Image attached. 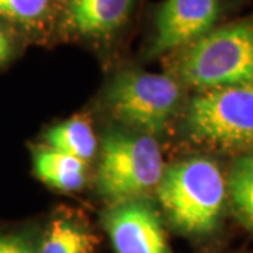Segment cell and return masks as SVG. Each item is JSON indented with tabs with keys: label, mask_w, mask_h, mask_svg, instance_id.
Instances as JSON below:
<instances>
[{
	"label": "cell",
	"mask_w": 253,
	"mask_h": 253,
	"mask_svg": "<svg viewBox=\"0 0 253 253\" xmlns=\"http://www.w3.org/2000/svg\"><path fill=\"white\" fill-rule=\"evenodd\" d=\"M158 197L169 221L191 235L211 232L218 225L226 199L224 174L206 158H193L163 170Z\"/></svg>",
	"instance_id": "obj_1"
},
{
	"label": "cell",
	"mask_w": 253,
	"mask_h": 253,
	"mask_svg": "<svg viewBox=\"0 0 253 253\" xmlns=\"http://www.w3.org/2000/svg\"><path fill=\"white\" fill-rule=\"evenodd\" d=\"M181 81L200 90L253 83V21L212 28L177 59Z\"/></svg>",
	"instance_id": "obj_2"
},
{
	"label": "cell",
	"mask_w": 253,
	"mask_h": 253,
	"mask_svg": "<svg viewBox=\"0 0 253 253\" xmlns=\"http://www.w3.org/2000/svg\"><path fill=\"white\" fill-rule=\"evenodd\" d=\"M187 129L196 142L214 149H252L253 83L201 91L190 103Z\"/></svg>",
	"instance_id": "obj_3"
},
{
	"label": "cell",
	"mask_w": 253,
	"mask_h": 253,
	"mask_svg": "<svg viewBox=\"0 0 253 253\" xmlns=\"http://www.w3.org/2000/svg\"><path fill=\"white\" fill-rule=\"evenodd\" d=\"M163 161L154 138L113 132L104 138L99 169V187L107 199L136 200L159 184Z\"/></svg>",
	"instance_id": "obj_4"
},
{
	"label": "cell",
	"mask_w": 253,
	"mask_h": 253,
	"mask_svg": "<svg viewBox=\"0 0 253 253\" xmlns=\"http://www.w3.org/2000/svg\"><path fill=\"white\" fill-rule=\"evenodd\" d=\"M180 99L176 81L161 73L128 71L117 76L107 91L114 117L145 134H159L168 126Z\"/></svg>",
	"instance_id": "obj_5"
},
{
	"label": "cell",
	"mask_w": 253,
	"mask_h": 253,
	"mask_svg": "<svg viewBox=\"0 0 253 253\" xmlns=\"http://www.w3.org/2000/svg\"><path fill=\"white\" fill-rule=\"evenodd\" d=\"M116 253H170L161 218L146 201L118 203L103 217Z\"/></svg>",
	"instance_id": "obj_6"
},
{
	"label": "cell",
	"mask_w": 253,
	"mask_h": 253,
	"mask_svg": "<svg viewBox=\"0 0 253 253\" xmlns=\"http://www.w3.org/2000/svg\"><path fill=\"white\" fill-rule=\"evenodd\" d=\"M219 14V0H166L156 14L152 54L197 41L214 28Z\"/></svg>",
	"instance_id": "obj_7"
},
{
	"label": "cell",
	"mask_w": 253,
	"mask_h": 253,
	"mask_svg": "<svg viewBox=\"0 0 253 253\" xmlns=\"http://www.w3.org/2000/svg\"><path fill=\"white\" fill-rule=\"evenodd\" d=\"M134 0H71L69 23L82 36H109L124 24Z\"/></svg>",
	"instance_id": "obj_8"
},
{
	"label": "cell",
	"mask_w": 253,
	"mask_h": 253,
	"mask_svg": "<svg viewBox=\"0 0 253 253\" xmlns=\"http://www.w3.org/2000/svg\"><path fill=\"white\" fill-rule=\"evenodd\" d=\"M84 163L81 159L54 149H44L36 155L34 170L40 180L62 191H75L84 183Z\"/></svg>",
	"instance_id": "obj_9"
},
{
	"label": "cell",
	"mask_w": 253,
	"mask_h": 253,
	"mask_svg": "<svg viewBox=\"0 0 253 253\" xmlns=\"http://www.w3.org/2000/svg\"><path fill=\"white\" fill-rule=\"evenodd\" d=\"M49 149L71 155L83 162L90 161L96 151V136L90 124L82 118H71L46 134Z\"/></svg>",
	"instance_id": "obj_10"
},
{
	"label": "cell",
	"mask_w": 253,
	"mask_h": 253,
	"mask_svg": "<svg viewBox=\"0 0 253 253\" xmlns=\"http://www.w3.org/2000/svg\"><path fill=\"white\" fill-rule=\"evenodd\" d=\"M97 238L68 218H56L44 235L38 253H93Z\"/></svg>",
	"instance_id": "obj_11"
},
{
	"label": "cell",
	"mask_w": 253,
	"mask_h": 253,
	"mask_svg": "<svg viewBox=\"0 0 253 253\" xmlns=\"http://www.w3.org/2000/svg\"><path fill=\"white\" fill-rule=\"evenodd\" d=\"M231 199L235 204L238 215L253 211V155L239 158L232 168L228 181Z\"/></svg>",
	"instance_id": "obj_12"
},
{
	"label": "cell",
	"mask_w": 253,
	"mask_h": 253,
	"mask_svg": "<svg viewBox=\"0 0 253 253\" xmlns=\"http://www.w3.org/2000/svg\"><path fill=\"white\" fill-rule=\"evenodd\" d=\"M49 0H0V17L16 23H36L45 16Z\"/></svg>",
	"instance_id": "obj_13"
},
{
	"label": "cell",
	"mask_w": 253,
	"mask_h": 253,
	"mask_svg": "<svg viewBox=\"0 0 253 253\" xmlns=\"http://www.w3.org/2000/svg\"><path fill=\"white\" fill-rule=\"evenodd\" d=\"M0 253H36L26 236L10 234L0 235Z\"/></svg>",
	"instance_id": "obj_14"
},
{
	"label": "cell",
	"mask_w": 253,
	"mask_h": 253,
	"mask_svg": "<svg viewBox=\"0 0 253 253\" xmlns=\"http://www.w3.org/2000/svg\"><path fill=\"white\" fill-rule=\"evenodd\" d=\"M11 55V44L9 37L0 30V63L6 62Z\"/></svg>",
	"instance_id": "obj_15"
}]
</instances>
